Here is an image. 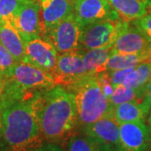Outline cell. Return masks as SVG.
Here are the masks:
<instances>
[{
	"label": "cell",
	"instance_id": "83f0119b",
	"mask_svg": "<svg viewBox=\"0 0 151 151\" xmlns=\"http://www.w3.org/2000/svg\"><path fill=\"white\" fill-rule=\"evenodd\" d=\"M4 81H5V79L0 77V93H1L2 90H3V87H4Z\"/></svg>",
	"mask_w": 151,
	"mask_h": 151
},
{
	"label": "cell",
	"instance_id": "f1b7e54d",
	"mask_svg": "<svg viewBox=\"0 0 151 151\" xmlns=\"http://www.w3.org/2000/svg\"><path fill=\"white\" fill-rule=\"evenodd\" d=\"M0 151H8L5 149V147L3 145V144L1 143V141H0Z\"/></svg>",
	"mask_w": 151,
	"mask_h": 151
},
{
	"label": "cell",
	"instance_id": "9a60e30c",
	"mask_svg": "<svg viewBox=\"0 0 151 151\" xmlns=\"http://www.w3.org/2000/svg\"><path fill=\"white\" fill-rule=\"evenodd\" d=\"M151 113L150 106L144 99L119 104L113 108V117L119 124L133 122H146Z\"/></svg>",
	"mask_w": 151,
	"mask_h": 151
},
{
	"label": "cell",
	"instance_id": "44dd1931",
	"mask_svg": "<svg viewBox=\"0 0 151 151\" xmlns=\"http://www.w3.org/2000/svg\"><path fill=\"white\" fill-rule=\"evenodd\" d=\"M65 149L66 151H104L90 136L81 130L70 136Z\"/></svg>",
	"mask_w": 151,
	"mask_h": 151
},
{
	"label": "cell",
	"instance_id": "4dcf8cb0",
	"mask_svg": "<svg viewBox=\"0 0 151 151\" xmlns=\"http://www.w3.org/2000/svg\"><path fill=\"white\" fill-rule=\"evenodd\" d=\"M146 2H148V3H151V0H145Z\"/></svg>",
	"mask_w": 151,
	"mask_h": 151
},
{
	"label": "cell",
	"instance_id": "9c48e42d",
	"mask_svg": "<svg viewBox=\"0 0 151 151\" xmlns=\"http://www.w3.org/2000/svg\"><path fill=\"white\" fill-rule=\"evenodd\" d=\"M24 42L25 60L24 62L35 65L52 74L58 58V52L47 39L38 36Z\"/></svg>",
	"mask_w": 151,
	"mask_h": 151
},
{
	"label": "cell",
	"instance_id": "d6986e66",
	"mask_svg": "<svg viewBox=\"0 0 151 151\" xmlns=\"http://www.w3.org/2000/svg\"><path fill=\"white\" fill-rule=\"evenodd\" d=\"M150 59H151V52L140 54H119L111 52L107 62V70L112 71L133 68Z\"/></svg>",
	"mask_w": 151,
	"mask_h": 151
},
{
	"label": "cell",
	"instance_id": "f546056e",
	"mask_svg": "<svg viewBox=\"0 0 151 151\" xmlns=\"http://www.w3.org/2000/svg\"><path fill=\"white\" fill-rule=\"evenodd\" d=\"M148 124H151V113L150 114V116H149V118H148Z\"/></svg>",
	"mask_w": 151,
	"mask_h": 151
},
{
	"label": "cell",
	"instance_id": "ba28073f",
	"mask_svg": "<svg viewBox=\"0 0 151 151\" xmlns=\"http://www.w3.org/2000/svg\"><path fill=\"white\" fill-rule=\"evenodd\" d=\"M73 14L81 28L104 19H120L108 0H73Z\"/></svg>",
	"mask_w": 151,
	"mask_h": 151
},
{
	"label": "cell",
	"instance_id": "7402d4cb",
	"mask_svg": "<svg viewBox=\"0 0 151 151\" xmlns=\"http://www.w3.org/2000/svg\"><path fill=\"white\" fill-rule=\"evenodd\" d=\"M25 0H0V24L11 23Z\"/></svg>",
	"mask_w": 151,
	"mask_h": 151
},
{
	"label": "cell",
	"instance_id": "d4e9b609",
	"mask_svg": "<svg viewBox=\"0 0 151 151\" xmlns=\"http://www.w3.org/2000/svg\"><path fill=\"white\" fill-rule=\"evenodd\" d=\"M28 151H63V150L60 147L59 145L53 143H45L42 145Z\"/></svg>",
	"mask_w": 151,
	"mask_h": 151
},
{
	"label": "cell",
	"instance_id": "484cf974",
	"mask_svg": "<svg viewBox=\"0 0 151 151\" xmlns=\"http://www.w3.org/2000/svg\"><path fill=\"white\" fill-rule=\"evenodd\" d=\"M146 103H148L151 108V85L148 86V89H147V92H146L145 97L143 98Z\"/></svg>",
	"mask_w": 151,
	"mask_h": 151
},
{
	"label": "cell",
	"instance_id": "30bf717a",
	"mask_svg": "<svg viewBox=\"0 0 151 151\" xmlns=\"http://www.w3.org/2000/svg\"><path fill=\"white\" fill-rule=\"evenodd\" d=\"M119 151H151V128L145 122L119 124Z\"/></svg>",
	"mask_w": 151,
	"mask_h": 151
},
{
	"label": "cell",
	"instance_id": "cb8c5ba5",
	"mask_svg": "<svg viewBox=\"0 0 151 151\" xmlns=\"http://www.w3.org/2000/svg\"><path fill=\"white\" fill-rule=\"evenodd\" d=\"M132 23L151 40V11Z\"/></svg>",
	"mask_w": 151,
	"mask_h": 151
},
{
	"label": "cell",
	"instance_id": "6da1fadb",
	"mask_svg": "<svg viewBox=\"0 0 151 151\" xmlns=\"http://www.w3.org/2000/svg\"><path fill=\"white\" fill-rule=\"evenodd\" d=\"M37 112L45 143H66L79 128L75 95L60 85L38 94Z\"/></svg>",
	"mask_w": 151,
	"mask_h": 151
},
{
	"label": "cell",
	"instance_id": "ac0fdd59",
	"mask_svg": "<svg viewBox=\"0 0 151 151\" xmlns=\"http://www.w3.org/2000/svg\"><path fill=\"white\" fill-rule=\"evenodd\" d=\"M83 62L88 75H98L107 71V62L112 48L81 50Z\"/></svg>",
	"mask_w": 151,
	"mask_h": 151
},
{
	"label": "cell",
	"instance_id": "5b68a950",
	"mask_svg": "<svg viewBox=\"0 0 151 151\" xmlns=\"http://www.w3.org/2000/svg\"><path fill=\"white\" fill-rule=\"evenodd\" d=\"M123 19H104L93 22L81 28V50L112 48L115 40L125 24Z\"/></svg>",
	"mask_w": 151,
	"mask_h": 151
},
{
	"label": "cell",
	"instance_id": "e0dca14e",
	"mask_svg": "<svg viewBox=\"0 0 151 151\" xmlns=\"http://www.w3.org/2000/svg\"><path fill=\"white\" fill-rule=\"evenodd\" d=\"M120 19L127 22L134 21L151 11V3L145 0H108Z\"/></svg>",
	"mask_w": 151,
	"mask_h": 151
},
{
	"label": "cell",
	"instance_id": "4316f807",
	"mask_svg": "<svg viewBox=\"0 0 151 151\" xmlns=\"http://www.w3.org/2000/svg\"><path fill=\"white\" fill-rule=\"evenodd\" d=\"M2 138V110L0 109V141Z\"/></svg>",
	"mask_w": 151,
	"mask_h": 151
},
{
	"label": "cell",
	"instance_id": "3957f363",
	"mask_svg": "<svg viewBox=\"0 0 151 151\" xmlns=\"http://www.w3.org/2000/svg\"><path fill=\"white\" fill-rule=\"evenodd\" d=\"M55 86L50 72L26 62H18L5 78L0 93V109L22 99L31 98L38 92Z\"/></svg>",
	"mask_w": 151,
	"mask_h": 151
},
{
	"label": "cell",
	"instance_id": "5bb4252c",
	"mask_svg": "<svg viewBox=\"0 0 151 151\" xmlns=\"http://www.w3.org/2000/svg\"><path fill=\"white\" fill-rule=\"evenodd\" d=\"M41 37L73 13V0H39Z\"/></svg>",
	"mask_w": 151,
	"mask_h": 151
},
{
	"label": "cell",
	"instance_id": "52a82bcc",
	"mask_svg": "<svg viewBox=\"0 0 151 151\" xmlns=\"http://www.w3.org/2000/svg\"><path fill=\"white\" fill-rule=\"evenodd\" d=\"M81 27L72 13L55 25L42 37L47 39L58 52L62 54L80 49Z\"/></svg>",
	"mask_w": 151,
	"mask_h": 151
},
{
	"label": "cell",
	"instance_id": "1f68e13d",
	"mask_svg": "<svg viewBox=\"0 0 151 151\" xmlns=\"http://www.w3.org/2000/svg\"><path fill=\"white\" fill-rule=\"evenodd\" d=\"M150 85H151V76H150V83H149V86Z\"/></svg>",
	"mask_w": 151,
	"mask_h": 151
},
{
	"label": "cell",
	"instance_id": "8fae6325",
	"mask_svg": "<svg viewBox=\"0 0 151 151\" xmlns=\"http://www.w3.org/2000/svg\"><path fill=\"white\" fill-rule=\"evenodd\" d=\"M12 24L19 33L24 41L41 36L39 0H25L15 14Z\"/></svg>",
	"mask_w": 151,
	"mask_h": 151
},
{
	"label": "cell",
	"instance_id": "7c38bea8",
	"mask_svg": "<svg viewBox=\"0 0 151 151\" xmlns=\"http://www.w3.org/2000/svg\"><path fill=\"white\" fill-rule=\"evenodd\" d=\"M104 151H119V124L113 115L106 116L81 129Z\"/></svg>",
	"mask_w": 151,
	"mask_h": 151
},
{
	"label": "cell",
	"instance_id": "277c9868",
	"mask_svg": "<svg viewBox=\"0 0 151 151\" xmlns=\"http://www.w3.org/2000/svg\"><path fill=\"white\" fill-rule=\"evenodd\" d=\"M75 95L79 128L106 116L113 115V107L106 97L97 75H89L70 88Z\"/></svg>",
	"mask_w": 151,
	"mask_h": 151
},
{
	"label": "cell",
	"instance_id": "d6a6232c",
	"mask_svg": "<svg viewBox=\"0 0 151 151\" xmlns=\"http://www.w3.org/2000/svg\"><path fill=\"white\" fill-rule=\"evenodd\" d=\"M149 125H150V128H151V124H149Z\"/></svg>",
	"mask_w": 151,
	"mask_h": 151
},
{
	"label": "cell",
	"instance_id": "603a6c76",
	"mask_svg": "<svg viewBox=\"0 0 151 151\" xmlns=\"http://www.w3.org/2000/svg\"><path fill=\"white\" fill-rule=\"evenodd\" d=\"M15 58L0 44V77L5 79L17 63Z\"/></svg>",
	"mask_w": 151,
	"mask_h": 151
},
{
	"label": "cell",
	"instance_id": "2e32d148",
	"mask_svg": "<svg viewBox=\"0 0 151 151\" xmlns=\"http://www.w3.org/2000/svg\"><path fill=\"white\" fill-rule=\"evenodd\" d=\"M0 44L15 58L17 61H24V42L19 33L11 23L0 24Z\"/></svg>",
	"mask_w": 151,
	"mask_h": 151
},
{
	"label": "cell",
	"instance_id": "4fadbf2b",
	"mask_svg": "<svg viewBox=\"0 0 151 151\" xmlns=\"http://www.w3.org/2000/svg\"><path fill=\"white\" fill-rule=\"evenodd\" d=\"M112 52L119 54L151 52V40L132 22H125L112 46Z\"/></svg>",
	"mask_w": 151,
	"mask_h": 151
},
{
	"label": "cell",
	"instance_id": "8992f818",
	"mask_svg": "<svg viewBox=\"0 0 151 151\" xmlns=\"http://www.w3.org/2000/svg\"><path fill=\"white\" fill-rule=\"evenodd\" d=\"M55 85L70 88L87 76L81 50L58 55L56 65L52 72Z\"/></svg>",
	"mask_w": 151,
	"mask_h": 151
},
{
	"label": "cell",
	"instance_id": "ffe728a7",
	"mask_svg": "<svg viewBox=\"0 0 151 151\" xmlns=\"http://www.w3.org/2000/svg\"><path fill=\"white\" fill-rule=\"evenodd\" d=\"M147 91L138 90L129 88L127 86L119 85L114 87L112 95L110 96L109 102L113 108L119 104L131 101H138L140 102L144 98Z\"/></svg>",
	"mask_w": 151,
	"mask_h": 151
},
{
	"label": "cell",
	"instance_id": "7a4b0ae2",
	"mask_svg": "<svg viewBox=\"0 0 151 151\" xmlns=\"http://www.w3.org/2000/svg\"><path fill=\"white\" fill-rule=\"evenodd\" d=\"M40 92L2 109L1 143L8 151H28L45 144L37 112Z\"/></svg>",
	"mask_w": 151,
	"mask_h": 151
}]
</instances>
